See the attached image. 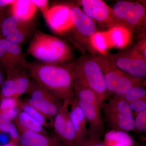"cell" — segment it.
<instances>
[{"instance_id":"obj_1","label":"cell","mask_w":146,"mask_h":146,"mask_svg":"<svg viewBox=\"0 0 146 146\" xmlns=\"http://www.w3.org/2000/svg\"><path fill=\"white\" fill-rule=\"evenodd\" d=\"M73 62H28L26 70L30 77L63 102L74 99Z\"/></svg>"},{"instance_id":"obj_2","label":"cell","mask_w":146,"mask_h":146,"mask_svg":"<svg viewBox=\"0 0 146 146\" xmlns=\"http://www.w3.org/2000/svg\"><path fill=\"white\" fill-rule=\"evenodd\" d=\"M27 54L37 61L47 63L70 62L74 58L72 48L65 41L38 30L31 40Z\"/></svg>"},{"instance_id":"obj_3","label":"cell","mask_w":146,"mask_h":146,"mask_svg":"<svg viewBox=\"0 0 146 146\" xmlns=\"http://www.w3.org/2000/svg\"><path fill=\"white\" fill-rule=\"evenodd\" d=\"M74 83L91 89L103 103L109 96L104 74L93 55L79 58L73 62Z\"/></svg>"},{"instance_id":"obj_4","label":"cell","mask_w":146,"mask_h":146,"mask_svg":"<svg viewBox=\"0 0 146 146\" xmlns=\"http://www.w3.org/2000/svg\"><path fill=\"white\" fill-rule=\"evenodd\" d=\"M74 99L82 110L88 124L89 136L101 138L104 132V121L101 115L102 103L91 89L74 83Z\"/></svg>"},{"instance_id":"obj_5","label":"cell","mask_w":146,"mask_h":146,"mask_svg":"<svg viewBox=\"0 0 146 146\" xmlns=\"http://www.w3.org/2000/svg\"><path fill=\"white\" fill-rule=\"evenodd\" d=\"M92 55L103 71L109 94L123 98L133 86L145 85L144 80L132 78L120 70L107 56Z\"/></svg>"},{"instance_id":"obj_6","label":"cell","mask_w":146,"mask_h":146,"mask_svg":"<svg viewBox=\"0 0 146 146\" xmlns=\"http://www.w3.org/2000/svg\"><path fill=\"white\" fill-rule=\"evenodd\" d=\"M102 105L108 126L113 130L129 131L135 129V119L128 103L123 98L109 97Z\"/></svg>"},{"instance_id":"obj_7","label":"cell","mask_w":146,"mask_h":146,"mask_svg":"<svg viewBox=\"0 0 146 146\" xmlns=\"http://www.w3.org/2000/svg\"><path fill=\"white\" fill-rule=\"evenodd\" d=\"M32 80L31 88L28 92L30 96L26 102L39 110L53 124L54 117L64 102Z\"/></svg>"},{"instance_id":"obj_8","label":"cell","mask_w":146,"mask_h":146,"mask_svg":"<svg viewBox=\"0 0 146 146\" xmlns=\"http://www.w3.org/2000/svg\"><path fill=\"white\" fill-rule=\"evenodd\" d=\"M106 56L120 70L132 78L146 77V60L132 49Z\"/></svg>"},{"instance_id":"obj_9","label":"cell","mask_w":146,"mask_h":146,"mask_svg":"<svg viewBox=\"0 0 146 146\" xmlns=\"http://www.w3.org/2000/svg\"><path fill=\"white\" fill-rule=\"evenodd\" d=\"M22 46L0 37V67L7 74L26 70L28 61Z\"/></svg>"},{"instance_id":"obj_10","label":"cell","mask_w":146,"mask_h":146,"mask_svg":"<svg viewBox=\"0 0 146 146\" xmlns=\"http://www.w3.org/2000/svg\"><path fill=\"white\" fill-rule=\"evenodd\" d=\"M32 81L26 70L7 74L1 86L0 100L5 98L18 99L23 94L28 93Z\"/></svg>"},{"instance_id":"obj_11","label":"cell","mask_w":146,"mask_h":146,"mask_svg":"<svg viewBox=\"0 0 146 146\" xmlns=\"http://www.w3.org/2000/svg\"><path fill=\"white\" fill-rule=\"evenodd\" d=\"M70 103L64 102L54 119L53 126L56 137L65 146H76V134L70 117Z\"/></svg>"},{"instance_id":"obj_12","label":"cell","mask_w":146,"mask_h":146,"mask_svg":"<svg viewBox=\"0 0 146 146\" xmlns=\"http://www.w3.org/2000/svg\"><path fill=\"white\" fill-rule=\"evenodd\" d=\"M79 3L82 11L95 22L110 28L119 25L113 16L112 9L103 1L81 0Z\"/></svg>"},{"instance_id":"obj_13","label":"cell","mask_w":146,"mask_h":146,"mask_svg":"<svg viewBox=\"0 0 146 146\" xmlns=\"http://www.w3.org/2000/svg\"><path fill=\"white\" fill-rule=\"evenodd\" d=\"M70 7L72 23L71 31L74 38L79 42L82 37L86 38L89 44L90 37L96 32V23L78 6L71 5Z\"/></svg>"},{"instance_id":"obj_14","label":"cell","mask_w":146,"mask_h":146,"mask_svg":"<svg viewBox=\"0 0 146 146\" xmlns=\"http://www.w3.org/2000/svg\"><path fill=\"white\" fill-rule=\"evenodd\" d=\"M44 17L50 28L54 32L62 34L71 31L72 23L70 6H54L49 9Z\"/></svg>"},{"instance_id":"obj_15","label":"cell","mask_w":146,"mask_h":146,"mask_svg":"<svg viewBox=\"0 0 146 146\" xmlns=\"http://www.w3.org/2000/svg\"><path fill=\"white\" fill-rule=\"evenodd\" d=\"M70 106V117L76 134V146L89 136L87 122L82 110L74 99Z\"/></svg>"},{"instance_id":"obj_16","label":"cell","mask_w":146,"mask_h":146,"mask_svg":"<svg viewBox=\"0 0 146 146\" xmlns=\"http://www.w3.org/2000/svg\"><path fill=\"white\" fill-rule=\"evenodd\" d=\"M19 142L21 146H65L56 137L31 131L21 133Z\"/></svg>"},{"instance_id":"obj_17","label":"cell","mask_w":146,"mask_h":146,"mask_svg":"<svg viewBox=\"0 0 146 146\" xmlns=\"http://www.w3.org/2000/svg\"><path fill=\"white\" fill-rule=\"evenodd\" d=\"M36 30L33 21H23L14 27L10 33L3 39L23 46L31 39Z\"/></svg>"},{"instance_id":"obj_18","label":"cell","mask_w":146,"mask_h":146,"mask_svg":"<svg viewBox=\"0 0 146 146\" xmlns=\"http://www.w3.org/2000/svg\"><path fill=\"white\" fill-rule=\"evenodd\" d=\"M146 16L145 5L136 2L128 13L121 25L132 33L145 27Z\"/></svg>"},{"instance_id":"obj_19","label":"cell","mask_w":146,"mask_h":146,"mask_svg":"<svg viewBox=\"0 0 146 146\" xmlns=\"http://www.w3.org/2000/svg\"><path fill=\"white\" fill-rule=\"evenodd\" d=\"M106 33L111 48H123L127 46L131 41L132 33L122 25L112 27Z\"/></svg>"},{"instance_id":"obj_20","label":"cell","mask_w":146,"mask_h":146,"mask_svg":"<svg viewBox=\"0 0 146 146\" xmlns=\"http://www.w3.org/2000/svg\"><path fill=\"white\" fill-rule=\"evenodd\" d=\"M11 14L24 21H33L37 8L31 0H15L10 6Z\"/></svg>"},{"instance_id":"obj_21","label":"cell","mask_w":146,"mask_h":146,"mask_svg":"<svg viewBox=\"0 0 146 146\" xmlns=\"http://www.w3.org/2000/svg\"><path fill=\"white\" fill-rule=\"evenodd\" d=\"M16 119V124L21 133L25 131H31L48 135L41 124L23 111L19 112Z\"/></svg>"},{"instance_id":"obj_22","label":"cell","mask_w":146,"mask_h":146,"mask_svg":"<svg viewBox=\"0 0 146 146\" xmlns=\"http://www.w3.org/2000/svg\"><path fill=\"white\" fill-rule=\"evenodd\" d=\"M89 45L102 55H106L111 48L106 31H96L89 39Z\"/></svg>"},{"instance_id":"obj_23","label":"cell","mask_w":146,"mask_h":146,"mask_svg":"<svg viewBox=\"0 0 146 146\" xmlns=\"http://www.w3.org/2000/svg\"><path fill=\"white\" fill-rule=\"evenodd\" d=\"M136 2L127 1H119L112 9L113 16L118 24L121 25L130 9Z\"/></svg>"},{"instance_id":"obj_24","label":"cell","mask_w":146,"mask_h":146,"mask_svg":"<svg viewBox=\"0 0 146 146\" xmlns=\"http://www.w3.org/2000/svg\"><path fill=\"white\" fill-rule=\"evenodd\" d=\"M0 131L8 134L11 138V143L19 142L20 135L16 126L4 114L0 112Z\"/></svg>"},{"instance_id":"obj_25","label":"cell","mask_w":146,"mask_h":146,"mask_svg":"<svg viewBox=\"0 0 146 146\" xmlns=\"http://www.w3.org/2000/svg\"><path fill=\"white\" fill-rule=\"evenodd\" d=\"M105 138L121 146H133V139L125 131L113 130L106 134Z\"/></svg>"},{"instance_id":"obj_26","label":"cell","mask_w":146,"mask_h":146,"mask_svg":"<svg viewBox=\"0 0 146 146\" xmlns=\"http://www.w3.org/2000/svg\"><path fill=\"white\" fill-rule=\"evenodd\" d=\"M20 108L23 111L28 114L29 116L41 124L44 127H48L50 126V124L47 121L46 119L48 118L39 112V110L27 103L26 102H20Z\"/></svg>"},{"instance_id":"obj_27","label":"cell","mask_w":146,"mask_h":146,"mask_svg":"<svg viewBox=\"0 0 146 146\" xmlns=\"http://www.w3.org/2000/svg\"><path fill=\"white\" fill-rule=\"evenodd\" d=\"M146 98V90L143 86H136L131 88L123 98L128 103Z\"/></svg>"},{"instance_id":"obj_28","label":"cell","mask_w":146,"mask_h":146,"mask_svg":"<svg viewBox=\"0 0 146 146\" xmlns=\"http://www.w3.org/2000/svg\"><path fill=\"white\" fill-rule=\"evenodd\" d=\"M135 129L138 131H146V110L137 113L135 119Z\"/></svg>"},{"instance_id":"obj_29","label":"cell","mask_w":146,"mask_h":146,"mask_svg":"<svg viewBox=\"0 0 146 146\" xmlns=\"http://www.w3.org/2000/svg\"><path fill=\"white\" fill-rule=\"evenodd\" d=\"M20 102L18 99L13 98H5L1 100L0 112H3L20 105Z\"/></svg>"},{"instance_id":"obj_30","label":"cell","mask_w":146,"mask_h":146,"mask_svg":"<svg viewBox=\"0 0 146 146\" xmlns=\"http://www.w3.org/2000/svg\"><path fill=\"white\" fill-rule=\"evenodd\" d=\"M77 146H108L101 138L88 136Z\"/></svg>"},{"instance_id":"obj_31","label":"cell","mask_w":146,"mask_h":146,"mask_svg":"<svg viewBox=\"0 0 146 146\" xmlns=\"http://www.w3.org/2000/svg\"><path fill=\"white\" fill-rule=\"evenodd\" d=\"M131 110L138 113L146 110V98L134 101L128 104Z\"/></svg>"},{"instance_id":"obj_32","label":"cell","mask_w":146,"mask_h":146,"mask_svg":"<svg viewBox=\"0 0 146 146\" xmlns=\"http://www.w3.org/2000/svg\"><path fill=\"white\" fill-rule=\"evenodd\" d=\"M132 49L146 60V39L144 37L138 42Z\"/></svg>"},{"instance_id":"obj_33","label":"cell","mask_w":146,"mask_h":146,"mask_svg":"<svg viewBox=\"0 0 146 146\" xmlns=\"http://www.w3.org/2000/svg\"><path fill=\"white\" fill-rule=\"evenodd\" d=\"M32 2L39 9L42 13L43 16L46 15L50 7H48V1L46 0H31Z\"/></svg>"},{"instance_id":"obj_34","label":"cell","mask_w":146,"mask_h":146,"mask_svg":"<svg viewBox=\"0 0 146 146\" xmlns=\"http://www.w3.org/2000/svg\"><path fill=\"white\" fill-rule=\"evenodd\" d=\"M20 108H20V104L19 105L16 106L15 107L7 110L3 112L2 113L4 114L9 120L11 121L12 120L15 119L17 118L18 114L20 112H19Z\"/></svg>"},{"instance_id":"obj_35","label":"cell","mask_w":146,"mask_h":146,"mask_svg":"<svg viewBox=\"0 0 146 146\" xmlns=\"http://www.w3.org/2000/svg\"><path fill=\"white\" fill-rule=\"evenodd\" d=\"M15 0H0V8H4L7 6L13 4Z\"/></svg>"},{"instance_id":"obj_36","label":"cell","mask_w":146,"mask_h":146,"mask_svg":"<svg viewBox=\"0 0 146 146\" xmlns=\"http://www.w3.org/2000/svg\"><path fill=\"white\" fill-rule=\"evenodd\" d=\"M6 13L5 11V10L4 8H0V29H1V25L4 19L7 16Z\"/></svg>"},{"instance_id":"obj_37","label":"cell","mask_w":146,"mask_h":146,"mask_svg":"<svg viewBox=\"0 0 146 146\" xmlns=\"http://www.w3.org/2000/svg\"><path fill=\"white\" fill-rule=\"evenodd\" d=\"M4 80L3 77L2 73L1 71L0 70V86H2V85L3 82Z\"/></svg>"},{"instance_id":"obj_38","label":"cell","mask_w":146,"mask_h":146,"mask_svg":"<svg viewBox=\"0 0 146 146\" xmlns=\"http://www.w3.org/2000/svg\"><path fill=\"white\" fill-rule=\"evenodd\" d=\"M0 146H19L16 144L13 143H9L5 144V145H0Z\"/></svg>"}]
</instances>
